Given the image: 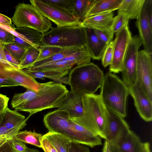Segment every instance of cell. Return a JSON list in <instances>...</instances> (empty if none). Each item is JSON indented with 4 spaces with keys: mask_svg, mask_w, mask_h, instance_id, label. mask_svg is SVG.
<instances>
[{
    "mask_svg": "<svg viewBox=\"0 0 152 152\" xmlns=\"http://www.w3.org/2000/svg\"><path fill=\"white\" fill-rule=\"evenodd\" d=\"M4 114V111H0V124L2 123Z\"/></svg>",
    "mask_w": 152,
    "mask_h": 152,
    "instance_id": "db71d44e",
    "label": "cell"
},
{
    "mask_svg": "<svg viewBox=\"0 0 152 152\" xmlns=\"http://www.w3.org/2000/svg\"><path fill=\"white\" fill-rule=\"evenodd\" d=\"M112 152H120L117 147L115 145L110 144Z\"/></svg>",
    "mask_w": 152,
    "mask_h": 152,
    "instance_id": "f5cc1de1",
    "label": "cell"
},
{
    "mask_svg": "<svg viewBox=\"0 0 152 152\" xmlns=\"http://www.w3.org/2000/svg\"><path fill=\"white\" fill-rule=\"evenodd\" d=\"M45 1L53 4L64 10L72 12L74 0H44Z\"/></svg>",
    "mask_w": 152,
    "mask_h": 152,
    "instance_id": "d590c367",
    "label": "cell"
},
{
    "mask_svg": "<svg viewBox=\"0 0 152 152\" xmlns=\"http://www.w3.org/2000/svg\"><path fill=\"white\" fill-rule=\"evenodd\" d=\"M148 15L150 23L152 25V1L150 4Z\"/></svg>",
    "mask_w": 152,
    "mask_h": 152,
    "instance_id": "816d5d0a",
    "label": "cell"
},
{
    "mask_svg": "<svg viewBox=\"0 0 152 152\" xmlns=\"http://www.w3.org/2000/svg\"><path fill=\"white\" fill-rule=\"evenodd\" d=\"M15 152H27L29 149L25 143L15 137L10 139Z\"/></svg>",
    "mask_w": 152,
    "mask_h": 152,
    "instance_id": "60d3db41",
    "label": "cell"
},
{
    "mask_svg": "<svg viewBox=\"0 0 152 152\" xmlns=\"http://www.w3.org/2000/svg\"><path fill=\"white\" fill-rule=\"evenodd\" d=\"M142 143L139 137L130 130L125 138L115 146L120 152H140Z\"/></svg>",
    "mask_w": 152,
    "mask_h": 152,
    "instance_id": "44dd1931",
    "label": "cell"
},
{
    "mask_svg": "<svg viewBox=\"0 0 152 152\" xmlns=\"http://www.w3.org/2000/svg\"><path fill=\"white\" fill-rule=\"evenodd\" d=\"M113 12L104 13L88 17L82 21L81 26L83 28L102 31L111 30L113 19Z\"/></svg>",
    "mask_w": 152,
    "mask_h": 152,
    "instance_id": "e0dca14e",
    "label": "cell"
},
{
    "mask_svg": "<svg viewBox=\"0 0 152 152\" xmlns=\"http://www.w3.org/2000/svg\"><path fill=\"white\" fill-rule=\"evenodd\" d=\"M145 0H123L118 13L127 16L129 19H137L140 16Z\"/></svg>",
    "mask_w": 152,
    "mask_h": 152,
    "instance_id": "ffe728a7",
    "label": "cell"
},
{
    "mask_svg": "<svg viewBox=\"0 0 152 152\" xmlns=\"http://www.w3.org/2000/svg\"><path fill=\"white\" fill-rule=\"evenodd\" d=\"M69 92L62 84L51 81L41 83L39 90L29 89V99L17 110L29 113L31 116L44 110L58 107Z\"/></svg>",
    "mask_w": 152,
    "mask_h": 152,
    "instance_id": "6da1fadb",
    "label": "cell"
},
{
    "mask_svg": "<svg viewBox=\"0 0 152 152\" xmlns=\"http://www.w3.org/2000/svg\"><path fill=\"white\" fill-rule=\"evenodd\" d=\"M4 74L6 76L27 89L38 91L41 83L26 73L23 69L11 67L4 68Z\"/></svg>",
    "mask_w": 152,
    "mask_h": 152,
    "instance_id": "2e32d148",
    "label": "cell"
},
{
    "mask_svg": "<svg viewBox=\"0 0 152 152\" xmlns=\"http://www.w3.org/2000/svg\"><path fill=\"white\" fill-rule=\"evenodd\" d=\"M140 152H151L150 143L149 142H143Z\"/></svg>",
    "mask_w": 152,
    "mask_h": 152,
    "instance_id": "f907efd6",
    "label": "cell"
},
{
    "mask_svg": "<svg viewBox=\"0 0 152 152\" xmlns=\"http://www.w3.org/2000/svg\"><path fill=\"white\" fill-rule=\"evenodd\" d=\"M15 31L22 35L33 46L40 48L42 46V34L37 31L26 27L15 28Z\"/></svg>",
    "mask_w": 152,
    "mask_h": 152,
    "instance_id": "83f0119b",
    "label": "cell"
},
{
    "mask_svg": "<svg viewBox=\"0 0 152 152\" xmlns=\"http://www.w3.org/2000/svg\"><path fill=\"white\" fill-rule=\"evenodd\" d=\"M23 70L35 79L39 78L44 80L45 78H48L56 82L69 85L68 76L65 77L69 74L67 72L52 70H33L27 69Z\"/></svg>",
    "mask_w": 152,
    "mask_h": 152,
    "instance_id": "d6986e66",
    "label": "cell"
},
{
    "mask_svg": "<svg viewBox=\"0 0 152 152\" xmlns=\"http://www.w3.org/2000/svg\"><path fill=\"white\" fill-rule=\"evenodd\" d=\"M4 45L0 42V63L4 65L5 68L13 67L6 59L4 52Z\"/></svg>",
    "mask_w": 152,
    "mask_h": 152,
    "instance_id": "bcb514c9",
    "label": "cell"
},
{
    "mask_svg": "<svg viewBox=\"0 0 152 152\" xmlns=\"http://www.w3.org/2000/svg\"><path fill=\"white\" fill-rule=\"evenodd\" d=\"M0 25L11 31H15V28L12 23V20L7 16L0 13Z\"/></svg>",
    "mask_w": 152,
    "mask_h": 152,
    "instance_id": "7bdbcfd3",
    "label": "cell"
},
{
    "mask_svg": "<svg viewBox=\"0 0 152 152\" xmlns=\"http://www.w3.org/2000/svg\"><path fill=\"white\" fill-rule=\"evenodd\" d=\"M4 48L15 59L19 64L26 50L13 42L4 44Z\"/></svg>",
    "mask_w": 152,
    "mask_h": 152,
    "instance_id": "d6a6232c",
    "label": "cell"
},
{
    "mask_svg": "<svg viewBox=\"0 0 152 152\" xmlns=\"http://www.w3.org/2000/svg\"><path fill=\"white\" fill-rule=\"evenodd\" d=\"M94 30L99 39L105 44L108 45L112 41L114 33L111 30L102 31L97 30Z\"/></svg>",
    "mask_w": 152,
    "mask_h": 152,
    "instance_id": "74e56055",
    "label": "cell"
},
{
    "mask_svg": "<svg viewBox=\"0 0 152 152\" xmlns=\"http://www.w3.org/2000/svg\"><path fill=\"white\" fill-rule=\"evenodd\" d=\"M123 0H96L87 17L118 10ZM86 17V18H87Z\"/></svg>",
    "mask_w": 152,
    "mask_h": 152,
    "instance_id": "7402d4cb",
    "label": "cell"
},
{
    "mask_svg": "<svg viewBox=\"0 0 152 152\" xmlns=\"http://www.w3.org/2000/svg\"><path fill=\"white\" fill-rule=\"evenodd\" d=\"M85 28L80 26L52 27L42 34V45H51L62 48L86 47Z\"/></svg>",
    "mask_w": 152,
    "mask_h": 152,
    "instance_id": "5b68a950",
    "label": "cell"
},
{
    "mask_svg": "<svg viewBox=\"0 0 152 152\" xmlns=\"http://www.w3.org/2000/svg\"><path fill=\"white\" fill-rule=\"evenodd\" d=\"M152 53L145 50L138 52L137 64V81L152 100Z\"/></svg>",
    "mask_w": 152,
    "mask_h": 152,
    "instance_id": "7c38bea8",
    "label": "cell"
},
{
    "mask_svg": "<svg viewBox=\"0 0 152 152\" xmlns=\"http://www.w3.org/2000/svg\"><path fill=\"white\" fill-rule=\"evenodd\" d=\"M27 152H40L38 150L34 149L29 148Z\"/></svg>",
    "mask_w": 152,
    "mask_h": 152,
    "instance_id": "9f6ffc18",
    "label": "cell"
},
{
    "mask_svg": "<svg viewBox=\"0 0 152 152\" xmlns=\"http://www.w3.org/2000/svg\"><path fill=\"white\" fill-rule=\"evenodd\" d=\"M82 48L83 47H73L63 48L60 52L47 58L36 61L26 69H31L49 63L60 61L65 57L74 53Z\"/></svg>",
    "mask_w": 152,
    "mask_h": 152,
    "instance_id": "cb8c5ba5",
    "label": "cell"
},
{
    "mask_svg": "<svg viewBox=\"0 0 152 152\" xmlns=\"http://www.w3.org/2000/svg\"><path fill=\"white\" fill-rule=\"evenodd\" d=\"M13 34L9 30L0 26V42L4 44L14 42Z\"/></svg>",
    "mask_w": 152,
    "mask_h": 152,
    "instance_id": "8d00e7d4",
    "label": "cell"
},
{
    "mask_svg": "<svg viewBox=\"0 0 152 152\" xmlns=\"http://www.w3.org/2000/svg\"><path fill=\"white\" fill-rule=\"evenodd\" d=\"M96 0H74L72 13L78 20L86 18Z\"/></svg>",
    "mask_w": 152,
    "mask_h": 152,
    "instance_id": "d4e9b609",
    "label": "cell"
},
{
    "mask_svg": "<svg viewBox=\"0 0 152 152\" xmlns=\"http://www.w3.org/2000/svg\"><path fill=\"white\" fill-rule=\"evenodd\" d=\"M9 99L6 95L0 94V111H4L8 107Z\"/></svg>",
    "mask_w": 152,
    "mask_h": 152,
    "instance_id": "7dc6e473",
    "label": "cell"
},
{
    "mask_svg": "<svg viewBox=\"0 0 152 152\" xmlns=\"http://www.w3.org/2000/svg\"><path fill=\"white\" fill-rule=\"evenodd\" d=\"M10 31L14 35V43L20 46L26 50L31 47L33 46L21 35L18 34L15 31Z\"/></svg>",
    "mask_w": 152,
    "mask_h": 152,
    "instance_id": "f35d334b",
    "label": "cell"
},
{
    "mask_svg": "<svg viewBox=\"0 0 152 152\" xmlns=\"http://www.w3.org/2000/svg\"><path fill=\"white\" fill-rule=\"evenodd\" d=\"M24 116L17 112L12 110L7 107L4 111V114L1 124L9 129H14L22 124L26 120Z\"/></svg>",
    "mask_w": 152,
    "mask_h": 152,
    "instance_id": "484cf974",
    "label": "cell"
},
{
    "mask_svg": "<svg viewBox=\"0 0 152 152\" xmlns=\"http://www.w3.org/2000/svg\"><path fill=\"white\" fill-rule=\"evenodd\" d=\"M129 18L126 16L120 13H118L113 18L111 30L114 34L120 30L125 26H128Z\"/></svg>",
    "mask_w": 152,
    "mask_h": 152,
    "instance_id": "836d02e7",
    "label": "cell"
},
{
    "mask_svg": "<svg viewBox=\"0 0 152 152\" xmlns=\"http://www.w3.org/2000/svg\"><path fill=\"white\" fill-rule=\"evenodd\" d=\"M44 125L49 132L61 134L71 142H76V137L73 127V121L66 112L58 109L46 113L44 116Z\"/></svg>",
    "mask_w": 152,
    "mask_h": 152,
    "instance_id": "ba28073f",
    "label": "cell"
},
{
    "mask_svg": "<svg viewBox=\"0 0 152 152\" xmlns=\"http://www.w3.org/2000/svg\"><path fill=\"white\" fill-rule=\"evenodd\" d=\"M41 148L45 152H58L51 142L43 136L41 139Z\"/></svg>",
    "mask_w": 152,
    "mask_h": 152,
    "instance_id": "ee69618b",
    "label": "cell"
},
{
    "mask_svg": "<svg viewBox=\"0 0 152 152\" xmlns=\"http://www.w3.org/2000/svg\"><path fill=\"white\" fill-rule=\"evenodd\" d=\"M105 140L117 145L126 137L131 130L124 118L106 108Z\"/></svg>",
    "mask_w": 152,
    "mask_h": 152,
    "instance_id": "30bf717a",
    "label": "cell"
},
{
    "mask_svg": "<svg viewBox=\"0 0 152 152\" xmlns=\"http://www.w3.org/2000/svg\"><path fill=\"white\" fill-rule=\"evenodd\" d=\"M11 20L17 28H29L42 34L52 27L51 21L31 4H19L15 7Z\"/></svg>",
    "mask_w": 152,
    "mask_h": 152,
    "instance_id": "8992f818",
    "label": "cell"
},
{
    "mask_svg": "<svg viewBox=\"0 0 152 152\" xmlns=\"http://www.w3.org/2000/svg\"><path fill=\"white\" fill-rule=\"evenodd\" d=\"M43 136L51 142L58 152H69V144L71 141L65 136L58 133L49 132Z\"/></svg>",
    "mask_w": 152,
    "mask_h": 152,
    "instance_id": "4316f807",
    "label": "cell"
},
{
    "mask_svg": "<svg viewBox=\"0 0 152 152\" xmlns=\"http://www.w3.org/2000/svg\"><path fill=\"white\" fill-rule=\"evenodd\" d=\"M84 95L70 89L57 109L66 112L73 121L80 118L83 114L82 99Z\"/></svg>",
    "mask_w": 152,
    "mask_h": 152,
    "instance_id": "9a60e30c",
    "label": "cell"
},
{
    "mask_svg": "<svg viewBox=\"0 0 152 152\" xmlns=\"http://www.w3.org/2000/svg\"><path fill=\"white\" fill-rule=\"evenodd\" d=\"M5 67L3 65L0 63V73L4 72Z\"/></svg>",
    "mask_w": 152,
    "mask_h": 152,
    "instance_id": "11a10c76",
    "label": "cell"
},
{
    "mask_svg": "<svg viewBox=\"0 0 152 152\" xmlns=\"http://www.w3.org/2000/svg\"><path fill=\"white\" fill-rule=\"evenodd\" d=\"M99 95L105 107L123 118L127 115L126 104L129 94L128 86L111 72L104 75Z\"/></svg>",
    "mask_w": 152,
    "mask_h": 152,
    "instance_id": "7a4b0ae2",
    "label": "cell"
},
{
    "mask_svg": "<svg viewBox=\"0 0 152 152\" xmlns=\"http://www.w3.org/2000/svg\"><path fill=\"white\" fill-rule=\"evenodd\" d=\"M142 44L139 36L132 37L124 57L121 71L123 82L129 87L137 81V64L139 49Z\"/></svg>",
    "mask_w": 152,
    "mask_h": 152,
    "instance_id": "9c48e42d",
    "label": "cell"
},
{
    "mask_svg": "<svg viewBox=\"0 0 152 152\" xmlns=\"http://www.w3.org/2000/svg\"><path fill=\"white\" fill-rule=\"evenodd\" d=\"M26 125V121H25L18 126L9 129L2 124H0V147L6 141L14 137Z\"/></svg>",
    "mask_w": 152,
    "mask_h": 152,
    "instance_id": "4dcf8cb0",
    "label": "cell"
},
{
    "mask_svg": "<svg viewBox=\"0 0 152 152\" xmlns=\"http://www.w3.org/2000/svg\"><path fill=\"white\" fill-rule=\"evenodd\" d=\"M0 152H15L10 140L6 141L0 147Z\"/></svg>",
    "mask_w": 152,
    "mask_h": 152,
    "instance_id": "c3c4849f",
    "label": "cell"
},
{
    "mask_svg": "<svg viewBox=\"0 0 152 152\" xmlns=\"http://www.w3.org/2000/svg\"><path fill=\"white\" fill-rule=\"evenodd\" d=\"M102 152H112L110 143L106 140L104 142Z\"/></svg>",
    "mask_w": 152,
    "mask_h": 152,
    "instance_id": "681fc988",
    "label": "cell"
},
{
    "mask_svg": "<svg viewBox=\"0 0 152 152\" xmlns=\"http://www.w3.org/2000/svg\"><path fill=\"white\" fill-rule=\"evenodd\" d=\"M113 54V41L107 46L102 58V64L106 67L110 65L112 61Z\"/></svg>",
    "mask_w": 152,
    "mask_h": 152,
    "instance_id": "e575fe53",
    "label": "cell"
},
{
    "mask_svg": "<svg viewBox=\"0 0 152 152\" xmlns=\"http://www.w3.org/2000/svg\"><path fill=\"white\" fill-rule=\"evenodd\" d=\"M69 55L60 61L49 63L30 70H52L67 72L69 73L70 70L74 65H77V62L71 59Z\"/></svg>",
    "mask_w": 152,
    "mask_h": 152,
    "instance_id": "603a6c76",
    "label": "cell"
},
{
    "mask_svg": "<svg viewBox=\"0 0 152 152\" xmlns=\"http://www.w3.org/2000/svg\"><path fill=\"white\" fill-rule=\"evenodd\" d=\"M68 75L71 90L84 95L94 94L100 88L104 75L98 66L91 62L77 66Z\"/></svg>",
    "mask_w": 152,
    "mask_h": 152,
    "instance_id": "277c9868",
    "label": "cell"
},
{
    "mask_svg": "<svg viewBox=\"0 0 152 152\" xmlns=\"http://www.w3.org/2000/svg\"><path fill=\"white\" fill-rule=\"evenodd\" d=\"M39 49V54L36 61L48 58L60 52L63 48L55 46L42 45Z\"/></svg>",
    "mask_w": 152,
    "mask_h": 152,
    "instance_id": "1f68e13d",
    "label": "cell"
},
{
    "mask_svg": "<svg viewBox=\"0 0 152 152\" xmlns=\"http://www.w3.org/2000/svg\"><path fill=\"white\" fill-rule=\"evenodd\" d=\"M152 0H145L140 15L136 23L144 50L152 53V25L148 17L149 7Z\"/></svg>",
    "mask_w": 152,
    "mask_h": 152,
    "instance_id": "5bb4252c",
    "label": "cell"
},
{
    "mask_svg": "<svg viewBox=\"0 0 152 152\" xmlns=\"http://www.w3.org/2000/svg\"><path fill=\"white\" fill-rule=\"evenodd\" d=\"M31 4L45 17L57 26H80L82 21L72 12L64 10L44 0H31Z\"/></svg>",
    "mask_w": 152,
    "mask_h": 152,
    "instance_id": "52a82bcc",
    "label": "cell"
},
{
    "mask_svg": "<svg viewBox=\"0 0 152 152\" xmlns=\"http://www.w3.org/2000/svg\"><path fill=\"white\" fill-rule=\"evenodd\" d=\"M82 101L83 116L73 121L105 139L106 107L99 94H84Z\"/></svg>",
    "mask_w": 152,
    "mask_h": 152,
    "instance_id": "3957f363",
    "label": "cell"
},
{
    "mask_svg": "<svg viewBox=\"0 0 152 152\" xmlns=\"http://www.w3.org/2000/svg\"><path fill=\"white\" fill-rule=\"evenodd\" d=\"M4 52L7 61L12 66L18 69L19 63L18 61L4 48Z\"/></svg>",
    "mask_w": 152,
    "mask_h": 152,
    "instance_id": "f6af8a7d",
    "label": "cell"
},
{
    "mask_svg": "<svg viewBox=\"0 0 152 152\" xmlns=\"http://www.w3.org/2000/svg\"><path fill=\"white\" fill-rule=\"evenodd\" d=\"M69 152H90L89 148L85 145L77 142H70Z\"/></svg>",
    "mask_w": 152,
    "mask_h": 152,
    "instance_id": "b9f144b4",
    "label": "cell"
},
{
    "mask_svg": "<svg viewBox=\"0 0 152 152\" xmlns=\"http://www.w3.org/2000/svg\"><path fill=\"white\" fill-rule=\"evenodd\" d=\"M128 88L129 94L133 99L135 106L141 117L146 122L151 121L152 100L149 98L137 81Z\"/></svg>",
    "mask_w": 152,
    "mask_h": 152,
    "instance_id": "4fadbf2b",
    "label": "cell"
},
{
    "mask_svg": "<svg viewBox=\"0 0 152 152\" xmlns=\"http://www.w3.org/2000/svg\"><path fill=\"white\" fill-rule=\"evenodd\" d=\"M4 73H0V88L20 86L19 84L5 76Z\"/></svg>",
    "mask_w": 152,
    "mask_h": 152,
    "instance_id": "ab89813d",
    "label": "cell"
},
{
    "mask_svg": "<svg viewBox=\"0 0 152 152\" xmlns=\"http://www.w3.org/2000/svg\"><path fill=\"white\" fill-rule=\"evenodd\" d=\"M42 136V134L36 132L35 131L32 132L25 130L20 131L14 137L24 143L41 148V140Z\"/></svg>",
    "mask_w": 152,
    "mask_h": 152,
    "instance_id": "f1b7e54d",
    "label": "cell"
},
{
    "mask_svg": "<svg viewBox=\"0 0 152 152\" xmlns=\"http://www.w3.org/2000/svg\"><path fill=\"white\" fill-rule=\"evenodd\" d=\"M40 53L39 48L32 46L26 50L19 64L18 69L27 68L35 62Z\"/></svg>",
    "mask_w": 152,
    "mask_h": 152,
    "instance_id": "f546056e",
    "label": "cell"
},
{
    "mask_svg": "<svg viewBox=\"0 0 152 152\" xmlns=\"http://www.w3.org/2000/svg\"><path fill=\"white\" fill-rule=\"evenodd\" d=\"M132 38L128 26H124L115 33L113 41V57L109 67L110 72L118 73L121 72L125 55Z\"/></svg>",
    "mask_w": 152,
    "mask_h": 152,
    "instance_id": "8fae6325",
    "label": "cell"
},
{
    "mask_svg": "<svg viewBox=\"0 0 152 152\" xmlns=\"http://www.w3.org/2000/svg\"><path fill=\"white\" fill-rule=\"evenodd\" d=\"M84 28L86 35V48L92 58L96 60L101 59L107 45L99 39L94 29Z\"/></svg>",
    "mask_w": 152,
    "mask_h": 152,
    "instance_id": "ac0fdd59",
    "label": "cell"
}]
</instances>
